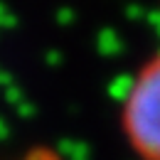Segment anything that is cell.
Wrapping results in <instances>:
<instances>
[{
	"mask_svg": "<svg viewBox=\"0 0 160 160\" xmlns=\"http://www.w3.org/2000/svg\"><path fill=\"white\" fill-rule=\"evenodd\" d=\"M123 126L140 158L160 160V54L131 81Z\"/></svg>",
	"mask_w": 160,
	"mask_h": 160,
	"instance_id": "obj_1",
	"label": "cell"
}]
</instances>
